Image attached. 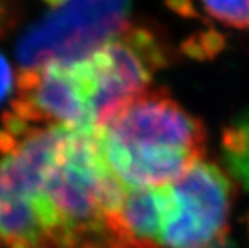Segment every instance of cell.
<instances>
[{
  "instance_id": "1",
  "label": "cell",
  "mask_w": 249,
  "mask_h": 248,
  "mask_svg": "<svg viewBox=\"0 0 249 248\" xmlns=\"http://www.w3.org/2000/svg\"><path fill=\"white\" fill-rule=\"evenodd\" d=\"M97 139L110 171L128 190L173 183L206 153L201 120L164 90L149 88L114 111L99 124Z\"/></svg>"
},
{
  "instance_id": "2",
  "label": "cell",
  "mask_w": 249,
  "mask_h": 248,
  "mask_svg": "<svg viewBox=\"0 0 249 248\" xmlns=\"http://www.w3.org/2000/svg\"><path fill=\"white\" fill-rule=\"evenodd\" d=\"M57 144L47 132L0 141V248H76L45 183Z\"/></svg>"
},
{
  "instance_id": "3",
  "label": "cell",
  "mask_w": 249,
  "mask_h": 248,
  "mask_svg": "<svg viewBox=\"0 0 249 248\" xmlns=\"http://www.w3.org/2000/svg\"><path fill=\"white\" fill-rule=\"evenodd\" d=\"M125 2H51L17 43L22 71L84 58L121 35L130 24Z\"/></svg>"
},
{
  "instance_id": "4",
  "label": "cell",
  "mask_w": 249,
  "mask_h": 248,
  "mask_svg": "<svg viewBox=\"0 0 249 248\" xmlns=\"http://www.w3.org/2000/svg\"><path fill=\"white\" fill-rule=\"evenodd\" d=\"M233 183L216 163L201 160L160 186L161 248H209L229 232Z\"/></svg>"
},
{
  "instance_id": "5",
  "label": "cell",
  "mask_w": 249,
  "mask_h": 248,
  "mask_svg": "<svg viewBox=\"0 0 249 248\" xmlns=\"http://www.w3.org/2000/svg\"><path fill=\"white\" fill-rule=\"evenodd\" d=\"M82 61L96 90L102 123L148 92L155 72L166 63V53L148 29L130 26Z\"/></svg>"
},
{
  "instance_id": "6",
  "label": "cell",
  "mask_w": 249,
  "mask_h": 248,
  "mask_svg": "<svg viewBox=\"0 0 249 248\" xmlns=\"http://www.w3.org/2000/svg\"><path fill=\"white\" fill-rule=\"evenodd\" d=\"M222 151L231 173L249 189V109L224 130Z\"/></svg>"
},
{
  "instance_id": "7",
  "label": "cell",
  "mask_w": 249,
  "mask_h": 248,
  "mask_svg": "<svg viewBox=\"0 0 249 248\" xmlns=\"http://www.w3.org/2000/svg\"><path fill=\"white\" fill-rule=\"evenodd\" d=\"M200 11L222 26L249 30V2H205Z\"/></svg>"
},
{
  "instance_id": "8",
  "label": "cell",
  "mask_w": 249,
  "mask_h": 248,
  "mask_svg": "<svg viewBox=\"0 0 249 248\" xmlns=\"http://www.w3.org/2000/svg\"><path fill=\"white\" fill-rule=\"evenodd\" d=\"M12 88V72L6 58L0 54V103L11 93Z\"/></svg>"
},
{
  "instance_id": "9",
  "label": "cell",
  "mask_w": 249,
  "mask_h": 248,
  "mask_svg": "<svg viewBox=\"0 0 249 248\" xmlns=\"http://www.w3.org/2000/svg\"><path fill=\"white\" fill-rule=\"evenodd\" d=\"M6 14H8L6 8H5L3 5H0V22H2V21H3V18L6 17Z\"/></svg>"
},
{
  "instance_id": "10",
  "label": "cell",
  "mask_w": 249,
  "mask_h": 248,
  "mask_svg": "<svg viewBox=\"0 0 249 248\" xmlns=\"http://www.w3.org/2000/svg\"><path fill=\"white\" fill-rule=\"evenodd\" d=\"M76 248H102V247H97V245H91V244H82Z\"/></svg>"
}]
</instances>
